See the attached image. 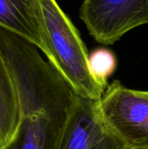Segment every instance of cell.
I'll list each match as a JSON object with an SVG mask.
<instances>
[{"label":"cell","mask_w":148,"mask_h":149,"mask_svg":"<svg viewBox=\"0 0 148 149\" xmlns=\"http://www.w3.org/2000/svg\"><path fill=\"white\" fill-rule=\"evenodd\" d=\"M20 107V120L2 149H57L76 93L47 62H35L11 75Z\"/></svg>","instance_id":"cell-1"},{"label":"cell","mask_w":148,"mask_h":149,"mask_svg":"<svg viewBox=\"0 0 148 149\" xmlns=\"http://www.w3.org/2000/svg\"><path fill=\"white\" fill-rule=\"evenodd\" d=\"M47 32L48 61L70 85L85 99L99 100L106 90L92 76L89 53L79 31L56 0H42Z\"/></svg>","instance_id":"cell-2"},{"label":"cell","mask_w":148,"mask_h":149,"mask_svg":"<svg viewBox=\"0 0 148 149\" xmlns=\"http://www.w3.org/2000/svg\"><path fill=\"white\" fill-rule=\"evenodd\" d=\"M107 126L132 149H148V91L108 85L99 100Z\"/></svg>","instance_id":"cell-3"},{"label":"cell","mask_w":148,"mask_h":149,"mask_svg":"<svg viewBox=\"0 0 148 149\" xmlns=\"http://www.w3.org/2000/svg\"><path fill=\"white\" fill-rule=\"evenodd\" d=\"M79 17L99 44L111 45L148 24V0H84Z\"/></svg>","instance_id":"cell-4"},{"label":"cell","mask_w":148,"mask_h":149,"mask_svg":"<svg viewBox=\"0 0 148 149\" xmlns=\"http://www.w3.org/2000/svg\"><path fill=\"white\" fill-rule=\"evenodd\" d=\"M57 149H132L106 123L99 100L76 94Z\"/></svg>","instance_id":"cell-5"},{"label":"cell","mask_w":148,"mask_h":149,"mask_svg":"<svg viewBox=\"0 0 148 149\" xmlns=\"http://www.w3.org/2000/svg\"><path fill=\"white\" fill-rule=\"evenodd\" d=\"M0 27L28 40L45 54L47 32L42 0H0Z\"/></svg>","instance_id":"cell-6"},{"label":"cell","mask_w":148,"mask_h":149,"mask_svg":"<svg viewBox=\"0 0 148 149\" xmlns=\"http://www.w3.org/2000/svg\"><path fill=\"white\" fill-rule=\"evenodd\" d=\"M20 120L17 93L0 51V147L13 137Z\"/></svg>","instance_id":"cell-7"},{"label":"cell","mask_w":148,"mask_h":149,"mask_svg":"<svg viewBox=\"0 0 148 149\" xmlns=\"http://www.w3.org/2000/svg\"><path fill=\"white\" fill-rule=\"evenodd\" d=\"M89 70L94 79L106 88L107 79L117 68V58L113 51L105 47H99L89 53Z\"/></svg>","instance_id":"cell-8"},{"label":"cell","mask_w":148,"mask_h":149,"mask_svg":"<svg viewBox=\"0 0 148 149\" xmlns=\"http://www.w3.org/2000/svg\"><path fill=\"white\" fill-rule=\"evenodd\" d=\"M0 149H1V147H0Z\"/></svg>","instance_id":"cell-9"}]
</instances>
